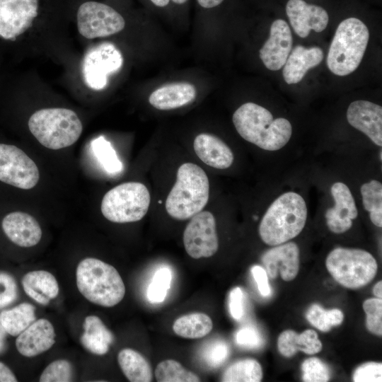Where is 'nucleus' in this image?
Here are the masks:
<instances>
[{"instance_id":"2","label":"nucleus","mask_w":382,"mask_h":382,"mask_svg":"<svg viewBox=\"0 0 382 382\" xmlns=\"http://www.w3.org/2000/svg\"><path fill=\"white\" fill-rule=\"evenodd\" d=\"M307 207L303 198L294 192L277 197L268 207L259 226L262 241L268 245H277L297 236L303 229Z\"/></svg>"},{"instance_id":"11","label":"nucleus","mask_w":382,"mask_h":382,"mask_svg":"<svg viewBox=\"0 0 382 382\" xmlns=\"http://www.w3.org/2000/svg\"><path fill=\"white\" fill-rule=\"evenodd\" d=\"M187 253L194 259L209 257L219 248L216 220L208 211H201L191 217L183 233Z\"/></svg>"},{"instance_id":"22","label":"nucleus","mask_w":382,"mask_h":382,"mask_svg":"<svg viewBox=\"0 0 382 382\" xmlns=\"http://www.w3.org/2000/svg\"><path fill=\"white\" fill-rule=\"evenodd\" d=\"M195 86L190 83L178 82L164 85L154 91L149 98L156 109L169 110L185 106L195 100Z\"/></svg>"},{"instance_id":"14","label":"nucleus","mask_w":382,"mask_h":382,"mask_svg":"<svg viewBox=\"0 0 382 382\" xmlns=\"http://www.w3.org/2000/svg\"><path fill=\"white\" fill-rule=\"evenodd\" d=\"M0 225L5 236L21 248L36 245L42 237L38 221L32 215L22 211L6 212L1 219Z\"/></svg>"},{"instance_id":"23","label":"nucleus","mask_w":382,"mask_h":382,"mask_svg":"<svg viewBox=\"0 0 382 382\" xmlns=\"http://www.w3.org/2000/svg\"><path fill=\"white\" fill-rule=\"evenodd\" d=\"M25 294L39 304L46 306L59 294V284L54 276L45 270L25 274L22 279Z\"/></svg>"},{"instance_id":"40","label":"nucleus","mask_w":382,"mask_h":382,"mask_svg":"<svg viewBox=\"0 0 382 382\" xmlns=\"http://www.w3.org/2000/svg\"><path fill=\"white\" fill-rule=\"evenodd\" d=\"M236 342L240 346L256 348L262 345V339L255 328L246 326L236 332Z\"/></svg>"},{"instance_id":"24","label":"nucleus","mask_w":382,"mask_h":382,"mask_svg":"<svg viewBox=\"0 0 382 382\" xmlns=\"http://www.w3.org/2000/svg\"><path fill=\"white\" fill-rule=\"evenodd\" d=\"M277 347L282 355L291 357L299 351L311 355L317 354L322 349V343L313 330H306L301 334L287 330L279 335Z\"/></svg>"},{"instance_id":"20","label":"nucleus","mask_w":382,"mask_h":382,"mask_svg":"<svg viewBox=\"0 0 382 382\" xmlns=\"http://www.w3.org/2000/svg\"><path fill=\"white\" fill-rule=\"evenodd\" d=\"M193 147L199 159L212 168H228L233 162L234 156L231 149L214 135L199 134L194 140Z\"/></svg>"},{"instance_id":"48","label":"nucleus","mask_w":382,"mask_h":382,"mask_svg":"<svg viewBox=\"0 0 382 382\" xmlns=\"http://www.w3.org/2000/svg\"><path fill=\"white\" fill-rule=\"evenodd\" d=\"M374 294L379 299L382 297V282H377L373 289Z\"/></svg>"},{"instance_id":"44","label":"nucleus","mask_w":382,"mask_h":382,"mask_svg":"<svg viewBox=\"0 0 382 382\" xmlns=\"http://www.w3.org/2000/svg\"><path fill=\"white\" fill-rule=\"evenodd\" d=\"M329 323L331 327L340 325L344 320V314L337 308L327 310Z\"/></svg>"},{"instance_id":"50","label":"nucleus","mask_w":382,"mask_h":382,"mask_svg":"<svg viewBox=\"0 0 382 382\" xmlns=\"http://www.w3.org/2000/svg\"><path fill=\"white\" fill-rule=\"evenodd\" d=\"M188 1L189 0H171V3L179 6L185 5Z\"/></svg>"},{"instance_id":"26","label":"nucleus","mask_w":382,"mask_h":382,"mask_svg":"<svg viewBox=\"0 0 382 382\" xmlns=\"http://www.w3.org/2000/svg\"><path fill=\"white\" fill-rule=\"evenodd\" d=\"M118 364L125 376L131 382L152 381L151 367L145 357L134 349L125 348L117 355Z\"/></svg>"},{"instance_id":"31","label":"nucleus","mask_w":382,"mask_h":382,"mask_svg":"<svg viewBox=\"0 0 382 382\" xmlns=\"http://www.w3.org/2000/svg\"><path fill=\"white\" fill-rule=\"evenodd\" d=\"M155 377L158 382H199L200 378L194 372L186 369L173 359L161 361L155 369Z\"/></svg>"},{"instance_id":"1","label":"nucleus","mask_w":382,"mask_h":382,"mask_svg":"<svg viewBox=\"0 0 382 382\" xmlns=\"http://www.w3.org/2000/svg\"><path fill=\"white\" fill-rule=\"evenodd\" d=\"M232 120L242 138L267 151L283 148L292 134V126L288 120L273 119L267 109L254 103L241 105L234 112Z\"/></svg>"},{"instance_id":"27","label":"nucleus","mask_w":382,"mask_h":382,"mask_svg":"<svg viewBox=\"0 0 382 382\" xmlns=\"http://www.w3.org/2000/svg\"><path fill=\"white\" fill-rule=\"evenodd\" d=\"M35 319V308L28 303H22L0 313L1 325L5 331L12 336L21 334Z\"/></svg>"},{"instance_id":"41","label":"nucleus","mask_w":382,"mask_h":382,"mask_svg":"<svg viewBox=\"0 0 382 382\" xmlns=\"http://www.w3.org/2000/svg\"><path fill=\"white\" fill-rule=\"evenodd\" d=\"M98 147L100 158L109 172L119 171L122 165L115 155V151L107 141H103Z\"/></svg>"},{"instance_id":"33","label":"nucleus","mask_w":382,"mask_h":382,"mask_svg":"<svg viewBox=\"0 0 382 382\" xmlns=\"http://www.w3.org/2000/svg\"><path fill=\"white\" fill-rule=\"evenodd\" d=\"M72 378V367L65 359H58L50 363L40 376V382H68Z\"/></svg>"},{"instance_id":"15","label":"nucleus","mask_w":382,"mask_h":382,"mask_svg":"<svg viewBox=\"0 0 382 382\" xmlns=\"http://www.w3.org/2000/svg\"><path fill=\"white\" fill-rule=\"evenodd\" d=\"M286 13L295 33L301 37H306L311 30L320 33L328 23V12L321 6L308 4L303 0H289Z\"/></svg>"},{"instance_id":"37","label":"nucleus","mask_w":382,"mask_h":382,"mask_svg":"<svg viewBox=\"0 0 382 382\" xmlns=\"http://www.w3.org/2000/svg\"><path fill=\"white\" fill-rule=\"evenodd\" d=\"M355 382H381L382 381V364L367 362L359 366L354 372Z\"/></svg>"},{"instance_id":"5","label":"nucleus","mask_w":382,"mask_h":382,"mask_svg":"<svg viewBox=\"0 0 382 382\" xmlns=\"http://www.w3.org/2000/svg\"><path fill=\"white\" fill-rule=\"evenodd\" d=\"M28 127L41 145L52 150L71 146L83 131L77 114L64 108H47L35 111L29 117Z\"/></svg>"},{"instance_id":"19","label":"nucleus","mask_w":382,"mask_h":382,"mask_svg":"<svg viewBox=\"0 0 382 382\" xmlns=\"http://www.w3.org/2000/svg\"><path fill=\"white\" fill-rule=\"evenodd\" d=\"M55 343V332L47 319L35 320L18 335L16 347L24 357H33L50 349Z\"/></svg>"},{"instance_id":"38","label":"nucleus","mask_w":382,"mask_h":382,"mask_svg":"<svg viewBox=\"0 0 382 382\" xmlns=\"http://www.w3.org/2000/svg\"><path fill=\"white\" fill-rule=\"evenodd\" d=\"M18 288L15 279L9 274L0 272V308L16 301Z\"/></svg>"},{"instance_id":"9","label":"nucleus","mask_w":382,"mask_h":382,"mask_svg":"<svg viewBox=\"0 0 382 382\" xmlns=\"http://www.w3.org/2000/svg\"><path fill=\"white\" fill-rule=\"evenodd\" d=\"M123 16L112 6L97 1L81 3L76 11V25L81 35L87 39L108 37L125 27Z\"/></svg>"},{"instance_id":"35","label":"nucleus","mask_w":382,"mask_h":382,"mask_svg":"<svg viewBox=\"0 0 382 382\" xmlns=\"http://www.w3.org/2000/svg\"><path fill=\"white\" fill-rule=\"evenodd\" d=\"M303 381L306 382H325L330 379L329 369L316 357L306 359L302 365Z\"/></svg>"},{"instance_id":"42","label":"nucleus","mask_w":382,"mask_h":382,"mask_svg":"<svg viewBox=\"0 0 382 382\" xmlns=\"http://www.w3.org/2000/svg\"><path fill=\"white\" fill-rule=\"evenodd\" d=\"M243 300V293L240 287H235L231 291L228 307L230 313L235 320H241L244 315Z\"/></svg>"},{"instance_id":"12","label":"nucleus","mask_w":382,"mask_h":382,"mask_svg":"<svg viewBox=\"0 0 382 382\" xmlns=\"http://www.w3.org/2000/svg\"><path fill=\"white\" fill-rule=\"evenodd\" d=\"M120 52L112 44L100 45L86 54L83 62V75L86 83L91 88L100 90L107 84L109 74L122 66Z\"/></svg>"},{"instance_id":"43","label":"nucleus","mask_w":382,"mask_h":382,"mask_svg":"<svg viewBox=\"0 0 382 382\" xmlns=\"http://www.w3.org/2000/svg\"><path fill=\"white\" fill-rule=\"evenodd\" d=\"M251 273L257 283L260 294L263 296H269L271 290L265 270L259 265H255L251 268Z\"/></svg>"},{"instance_id":"29","label":"nucleus","mask_w":382,"mask_h":382,"mask_svg":"<svg viewBox=\"0 0 382 382\" xmlns=\"http://www.w3.org/2000/svg\"><path fill=\"white\" fill-rule=\"evenodd\" d=\"M262 378V370L257 361L244 359L230 365L224 372V382H259Z\"/></svg>"},{"instance_id":"21","label":"nucleus","mask_w":382,"mask_h":382,"mask_svg":"<svg viewBox=\"0 0 382 382\" xmlns=\"http://www.w3.org/2000/svg\"><path fill=\"white\" fill-rule=\"evenodd\" d=\"M323 57V51L319 47L307 48L296 45L283 66L284 81L287 84L300 82L310 69L317 66L322 62Z\"/></svg>"},{"instance_id":"32","label":"nucleus","mask_w":382,"mask_h":382,"mask_svg":"<svg viewBox=\"0 0 382 382\" xmlns=\"http://www.w3.org/2000/svg\"><path fill=\"white\" fill-rule=\"evenodd\" d=\"M171 279V272L168 267H161L155 272L146 291V296L150 302L160 303L164 301Z\"/></svg>"},{"instance_id":"34","label":"nucleus","mask_w":382,"mask_h":382,"mask_svg":"<svg viewBox=\"0 0 382 382\" xmlns=\"http://www.w3.org/2000/svg\"><path fill=\"white\" fill-rule=\"evenodd\" d=\"M366 314V328L373 334L382 335V300L379 298L366 299L363 303Z\"/></svg>"},{"instance_id":"45","label":"nucleus","mask_w":382,"mask_h":382,"mask_svg":"<svg viewBox=\"0 0 382 382\" xmlns=\"http://www.w3.org/2000/svg\"><path fill=\"white\" fill-rule=\"evenodd\" d=\"M17 378L11 370L0 361V382H16Z\"/></svg>"},{"instance_id":"16","label":"nucleus","mask_w":382,"mask_h":382,"mask_svg":"<svg viewBox=\"0 0 382 382\" xmlns=\"http://www.w3.org/2000/svg\"><path fill=\"white\" fill-rule=\"evenodd\" d=\"M330 192L335 205L325 212L327 226L332 233H343L352 227V219L358 216L355 201L349 188L343 183H334Z\"/></svg>"},{"instance_id":"30","label":"nucleus","mask_w":382,"mask_h":382,"mask_svg":"<svg viewBox=\"0 0 382 382\" xmlns=\"http://www.w3.org/2000/svg\"><path fill=\"white\" fill-rule=\"evenodd\" d=\"M364 209L370 214L371 222L382 226V184L376 180L364 183L360 189Z\"/></svg>"},{"instance_id":"18","label":"nucleus","mask_w":382,"mask_h":382,"mask_svg":"<svg viewBox=\"0 0 382 382\" xmlns=\"http://www.w3.org/2000/svg\"><path fill=\"white\" fill-rule=\"evenodd\" d=\"M350 125L366 134L375 144L382 146V107L372 102L357 100L347 110Z\"/></svg>"},{"instance_id":"49","label":"nucleus","mask_w":382,"mask_h":382,"mask_svg":"<svg viewBox=\"0 0 382 382\" xmlns=\"http://www.w3.org/2000/svg\"><path fill=\"white\" fill-rule=\"evenodd\" d=\"M6 331L0 323V352L5 346Z\"/></svg>"},{"instance_id":"8","label":"nucleus","mask_w":382,"mask_h":382,"mask_svg":"<svg viewBox=\"0 0 382 382\" xmlns=\"http://www.w3.org/2000/svg\"><path fill=\"white\" fill-rule=\"evenodd\" d=\"M150 202V193L144 184L127 182L106 192L100 210L104 217L112 222H134L146 215Z\"/></svg>"},{"instance_id":"47","label":"nucleus","mask_w":382,"mask_h":382,"mask_svg":"<svg viewBox=\"0 0 382 382\" xmlns=\"http://www.w3.org/2000/svg\"><path fill=\"white\" fill-rule=\"evenodd\" d=\"M150 3L157 8H166L171 3V0H149Z\"/></svg>"},{"instance_id":"4","label":"nucleus","mask_w":382,"mask_h":382,"mask_svg":"<svg viewBox=\"0 0 382 382\" xmlns=\"http://www.w3.org/2000/svg\"><path fill=\"white\" fill-rule=\"evenodd\" d=\"M209 195L206 173L195 163H183L178 169L176 182L166 198V212L178 220L190 219L206 206Z\"/></svg>"},{"instance_id":"17","label":"nucleus","mask_w":382,"mask_h":382,"mask_svg":"<svg viewBox=\"0 0 382 382\" xmlns=\"http://www.w3.org/2000/svg\"><path fill=\"white\" fill-rule=\"evenodd\" d=\"M262 262L271 279H275L279 272L283 280L291 281L299 270V248L294 242L274 245L262 255Z\"/></svg>"},{"instance_id":"3","label":"nucleus","mask_w":382,"mask_h":382,"mask_svg":"<svg viewBox=\"0 0 382 382\" xmlns=\"http://www.w3.org/2000/svg\"><path fill=\"white\" fill-rule=\"evenodd\" d=\"M79 292L90 302L103 307L118 304L125 294V286L117 270L99 259L80 261L76 272Z\"/></svg>"},{"instance_id":"39","label":"nucleus","mask_w":382,"mask_h":382,"mask_svg":"<svg viewBox=\"0 0 382 382\" xmlns=\"http://www.w3.org/2000/svg\"><path fill=\"white\" fill-rule=\"evenodd\" d=\"M306 318L314 327L323 332H328L331 329L329 323L328 312L318 304H313L308 309Z\"/></svg>"},{"instance_id":"10","label":"nucleus","mask_w":382,"mask_h":382,"mask_svg":"<svg viewBox=\"0 0 382 382\" xmlns=\"http://www.w3.org/2000/svg\"><path fill=\"white\" fill-rule=\"evenodd\" d=\"M40 0H0V40L14 42L38 17Z\"/></svg>"},{"instance_id":"46","label":"nucleus","mask_w":382,"mask_h":382,"mask_svg":"<svg viewBox=\"0 0 382 382\" xmlns=\"http://www.w3.org/2000/svg\"><path fill=\"white\" fill-rule=\"evenodd\" d=\"M196 1L201 8L212 9L221 5L224 0H196Z\"/></svg>"},{"instance_id":"7","label":"nucleus","mask_w":382,"mask_h":382,"mask_svg":"<svg viewBox=\"0 0 382 382\" xmlns=\"http://www.w3.org/2000/svg\"><path fill=\"white\" fill-rule=\"evenodd\" d=\"M325 264L334 279L349 289L364 286L372 281L378 270L374 256L361 249L335 248L327 256Z\"/></svg>"},{"instance_id":"28","label":"nucleus","mask_w":382,"mask_h":382,"mask_svg":"<svg viewBox=\"0 0 382 382\" xmlns=\"http://www.w3.org/2000/svg\"><path fill=\"white\" fill-rule=\"evenodd\" d=\"M213 328V323L204 313H192L177 318L173 325L174 332L183 338L198 339L207 335Z\"/></svg>"},{"instance_id":"36","label":"nucleus","mask_w":382,"mask_h":382,"mask_svg":"<svg viewBox=\"0 0 382 382\" xmlns=\"http://www.w3.org/2000/svg\"><path fill=\"white\" fill-rule=\"evenodd\" d=\"M229 347L222 340H216L208 345L204 350L203 359L211 367H218L228 358Z\"/></svg>"},{"instance_id":"13","label":"nucleus","mask_w":382,"mask_h":382,"mask_svg":"<svg viewBox=\"0 0 382 382\" xmlns=\"http://www.w3.org/2000/svg\"><path fill=\"white\" fill-rule=\"evenodd\" d=\"M293 38L288 23L275 20L270 26V37L260 50V58L271 71L280 69L285 64L292 48Z\"/></svg>"},{"instance_id":"6","label":"nucleus","mask_w":382,"mask_h":382,"mask_svg":"<svg viewBox=\"0 0 382 382\" xmlns=\"http://www.w3.org/2000/svg\"><path fill=\"white\" fill-rule=\"evenodd\" d=\"M369 40V29L361 20H343L337 28L328 52V68L340 76L354 71L362 60Z\"/></svg>"},{"instance_id":"25","label":"nucleus","mask_w":382,"mask_h":382,"mask_svg":"<svg viewBox=\"0 0 382 382\" xmlns=\"http://www.w3.org/2000/svg\"><path fill=\"white\" fill-rule=\"evenodd\" d=\"M83 327L84 331L81 337L82 345L97 355L108 353L114 337L101 319L96 316H88L85 318Z\"/></svg>"}]
</instances>
